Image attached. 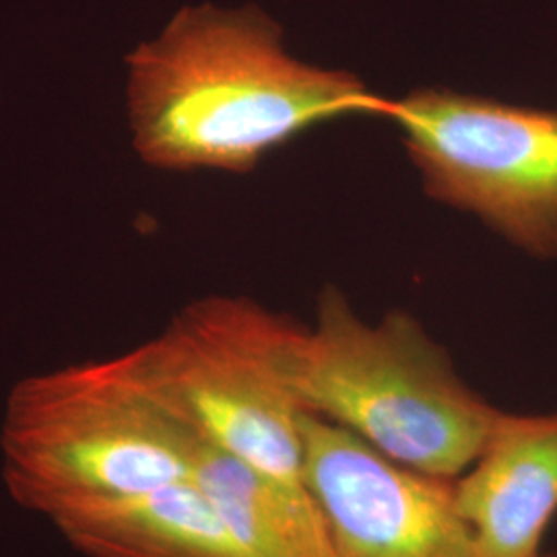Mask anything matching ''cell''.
I'll return each mask as SVG.
<instances>
[{
  "label": "cell",
  "instance_id": "3957f363",
  "mask_svg": "<svg viewBox=\"0 0 557 557\" xmlns=\"http://www.w3.org/2000/svg\"><path fill=\"white\" fill-rule=\"evenodd\" d=\"M199 434L161 405L128 354L21 379L0 423L2 481L57 522L193 475Z\"/></svg>",
  "mask_w": 557,
  "mask_h": 557
},
{
  "label": "cell",
  "instance_id": "ba28073f",
  "mask_svg": "<svg viewBox=\"0 0 557 557\" xmlns=\"http://www.w3.org/2000/svg\"><path fill=\"white\" fill-rule=\"evenodd\" d=\"M52 527L87 557H248L193 478Z\"/></svg>",
  "mask_w": 557,
  "mask_h": 557
},
{
  "label": "cell",
  "instance_id": "8992f818",
  "mask_svg": "<svg viewBox=\"0 0 557 557\" xmlns=\"http://www.w3.org/2000/svg\"><path fill=\"white\" fill-rule=\"evenodd\" d=\"M301 475L337 557H478L455 479L382 455L354 432L301 413Z\"/></svg>",
  "mask_w": 557,
  "mask_h": 557
},
{
  "label": "cell",
  "instance_id": "5b68a950",
  "mask_svg": "<svg viewBox=\"0 0 557 557\" xmlns=\"http://www.w3.org/2000/svg\"><path fill=\"white\" fill-rule=\"evenodd\" d=\"M425 193L539 259H557V112L455 89L391 100Z\"/></svg>",
  "mask_w": 557,
  "mask_h": 557
},
{
  "label": "cell",
  "instance_id": "30bf717a",
  "mask_svg": "<svg viewBox=\"0 0 557 557\" xmlns=\"http://www.w3.org/2000/svg\"><path fill=\"white\" fill-rule=\"evenodd\" d=\"M539 557H557V556H543V554H541V556Z\"/></svg>",
  "mask_w": 557,
  "mask_h": 557
},
{
  "label": "cell",
  "instance_id": "52a82bcc",
  "mask_svg": "<svg viewBox=\"0 0 557 557\" xmlns=\"http://www.w3.org/2000/svg\"><path fill=\"white\" fill-rule=\"evenodd\" d=\"M478 557H539L557 512V411L499 409L475 460L455 479Z\"/></svg>",
  "mask_w": 557,
  "mask_h": 557
},
{
  "label": "cell",
  "instance_id": "7a4b0ae2",
  "mask_svg": "<svg viewBox=\"0 0 557 557\" xmlns=\"http://www.w3.org/2000/svg\"><path fill=\"white\" fill-rule=\"evenodd\" d=\"M281 361L304 413L438 478L457 479L475 460L499 411L411 314L368 322L337 287L320 294L314 326L289 320Z\"/></svg>",
  "mask_w": 557,
  "mask_h": 557
},
{
  "label": "cell",
  "instance_id": "277c9868",
  "mask_svg": "<svg viewBox=\"0 0 557 557\" xmlns=\"http://www.w3.org/2000/svg\"><path fill=\"white\" fill-rule=\"evenodd\" d=\"M289 320L244 296H207L126 354L161 405L207 444L267 475L304 483V411L281 361Z\"/></svg>",
  "mask_w": 557,
  "mask_h": 557
},
{
  "label": "cell",
  "instance_id": "6da1fadb",
  "mask_svg": "<svg viewBox=\"0 0 557 557\" xmlns=\"http://www.w3.org/2000/svg\"><path fill=\"white\" fill-rule=\"evenodd\" d=\"M124 64L131 145L161 172L248 174L319 124L386 119L391 103L354 73L292 57L257 7H184Z\"/></svg>",
  "mask_w": 557,
  "mask_h": 557
},
{
  "label": "cell",
  "instance_id": "9c48e42d",
  "mask_svg": "<svg viewBox=\"0 0 557 557\" xmlns=\"http://www.w3.org/2000/svg\"><path fill=\"white\" fill-rule=\"evenodd\" d=\"M193 481L218 508L248 557H337L306 483L267 475L197 438Z\"/></svg>",
  "mask_w": 557,
  "mask_h": 557
}]
</instances>
